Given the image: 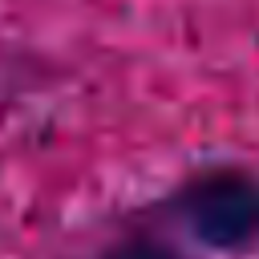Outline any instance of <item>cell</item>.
Listing matches in <instances>:
<instances>
[{"label": "cell", "mask_w": 259, "mask_h": 259, "mask_svg": "<svg viewBox=\"0 0 259 259\" xmlns=\"http://www.w3.org/2000/svg\"><path fill=\"white\" fill-rule=\"evenodd\" d=\"M93 259H194L178 247V235L166 227H125Z\"/></svg>", "instance_id": "obj_2"}, {"label": "cell", "mask_w": 259, "mask_h": 259, "mask_svg": "<svg viewBox=\"0 0 259 259\" xmlns=\"http://www.w3.org/2000/svg\"><path fill=\"white\" fill-rule=\"evenodd\" d=\"M158 219L202 251L251 255L259 251V170L239 162L198 166L158 202Z\"/></svg>", "instance_id": "obj_1"}]
</instances>
